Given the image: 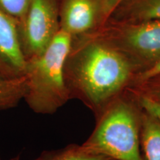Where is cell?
<instances>
[{"mask_svg": "<svg viewBox=\"0 0 160 160\" xmlns=\"http://www.w3.org/2000/svg\"><path fill=\"white\" fill-rule=\"evenodd\" d=\"M34 160H113L108 156L95 152L83 144H70L57 150L44 151Z\"/></svg>", "mask_w": 160, "mask_h": 160, "instance_id": "cell-10", "label": "cell"}, {"mask_svg": "<svg viewBox=\"0 0 160 160\" xmlns=\"http://www.w3.org/2000/svg\"><path fill=\"white\" fill-rule=\"evenodd\" d=\"M25 93V77L10 79L0 72V111L17 107L24 99Z\"/></svg>", "mask_w": 160, "mask_h": 160, "instance_id": "cell-11", "label": "cell"}, {"mask_svg": "<svg viewBox=\"0 0 160 160\" xmlns=\"http://www.w3.org/2000/svg\"><path fill=\"white\" fill-rule=\"evenodd\" d=\"M108 19L129 22L160 20V0H124Z\"/></svg>", "mask_w": 160, "mask_h": 160, "instance_id": "cell-8", "label": "cell"}, {"mask_svg": "<svg viewBox=\"0 0 160 160\" xmlns=\"http://www.w3.org/2000/svg\"><path fill=\"white\" fill-rule=\"evenodd\" d=\"M61 0H31L18 22V35L25 60L43 53L60 31Z\"/></svg>", "mask_w": 160, "mask_h": 160, "instance_id": "cell-5", "label": "cell"}, {"mask_svg": "<svg viewBox=\"0 0 160 160\" xmlns=\"http://www.w3.org/2000/svg\"><path fill=\"white\" fill-rule=\"evenodd\" d=\"M158 73H160V59L159 60V62L153 66L151 68H150L148 71L144 72V73L140 74L139 77H138L137 82H136V84L141 82L144 81V80L148 79V78L153 77L156 74H158Z\"/></svg>", "mask_w": 160, "mask_h": 160, "instance_id": "cell-16", "label": "cell"}, {"mask_svg": "<svg viewBox=\"0 0 160 160\" xmlns=\"http://www.w3.org/2000/svg\"><path fill=\"white\" fill-rule=\"evenodd\" d=\"M142 108L128 89L96 117L84 145L113 160H145L141 145Z\"/></svg>", "mask_w": 160, "mask_h": 160, "instance_id": "cell-2", "label": "cell"}, {"mask_svg": "<svg viewBox=\"0 0 160 160\" xmlns=\"http://www.w3.org/2000/svg\"><path fill=\"white\" fill-rule=\"evenodd\" d=\"M0 160H3L2 158V156H1V153H0Z\"/></svg>", "mask_w": 160, "mask_h": 160, "instance_id": "cell-18", "label": "cell"}, {"mask_svg": "<svg viewBox=\"0 0 160 160\" xmlns=\"http://www.w3.org/2000/svg\"><path fill=\"white\" fill-rule=\"evenodd\" d=\"M20 159V156L19 155H17L16 156L14 157H12L9 160H19Z\"/></svg>", "mask_w": 160, "mask_h": 160, "instance_id": "cell-17", "label": "cell"}, {"mask_svg": "<svg viewBox=\"0 0 160 160\" xmlns=\"http://www.w3.org/2000/svg\"><path fill=\"white\" fill-rule=\"evenodd\" d=\"M103 1V17L104 20L106 22L117 8V7L124 0H102ZM105 23V22H104Z\"/></svg>", "mask_w": 160, "mask_h": 160, "instance_id": "cell-15", "label": "cell"}, {"mask_svg": "<svg viewBox=\"0 0 160 160\" xmlns=\"http://www.w3.org/2000/svg\"><path fill=\"white\" fill-rule=\"evenodd\" d=\"M105 22L102 0H61L60 30L71 37L89 34Z\"/></svg>", "mask_w": 160, "mask_h": 160, "instance_id": "cell-6", "label": "cell"}, {"mask_svg": "<svg viewBox=\"0 0 160 160\" xmlns=\"http://www.w3.org/2000/svg\"><path fill=\"white\" fill-rule=\"evenodd\" d=\"M129 90L134 94L142 110L160 121V102L156 101V100L145 97V96L138 94V93L131 91V89Z\"/></svg>", "mask_w": 160, "mask_h": 160, "instance_id": "cell-14", "label": "cell"}, {"mask_svg": "<svg viewBox=\"0 0 160 160\" xmlns=\"http://www.w3.org/2000/svg\"><path fill=\"white\" fill-rule=\"evenodd\" d=\"M141 145L145 160H160V121L142 110Z\"/></svg>", "mask_w": 160, "mask_h": 160, "instance_id": "cell-9", "label": "cell"}, {"mask_svg": "<svg viewBox=\"0 0 160 160\" xmlns=\"http://www.w3.org/2000/svg\"><path fill=\"white\" fill-rule=\"evenodd\" d=\"M31 0H0V9L19 21L25 15Z\"/></svg>", "mask_w": 160, "mask_h": 160, "instance_id": "cell-13", "label": "cell"}, {"mask_svg": "<svg viewBox=\"0 0 160 160\" xmlns=\"http://www.w3.org/2000/svg\"><path fill=\"white\" fill-rule=\"evenodd\" d=\"M71 42V36L60 30L42 54L26 61L24 100L37 114H53L71 100L63 73Z\"/></svg>", "mask_w": 160, "mask_h": 160, "instance_id": "cell-3", "label": "cell"}, {"mask_svg": "<svg viewBox=\"0 0 160 160\" xmlns=\"http://www.w3.org/2000/svg\"><path fill=\"white\" fill-rule=\"evenodd\" d=\"M25 66L17 21L0 9V72L10 79H18L25 77Z\"/></svg>", "mask_w": 160, "mask_h": 160, "instance_id": "cell-7", "label": "cell"}, {"mask_svg": "<svg viewBox=\"0 0 160 160\" xmlns=\"http://www.w3.org/2000/svg\"><path fill=\"white\" fill-rule=\"evenodd\" d=\"M129 89L138 94L160 102V73L136 84Z\"/></svg>", "mask_w": 160, "mask_h": 160, "instance_id": "cell-12", "label": "cell"}, {"mask_svg": "<svg viewBox=\"0 0 160 160\" xmlns=\"http://www.w3.org/2000/svg\"><path fill=\"white\" fill-rule=\"evenodd\" d=\"M70 99H77L95 118L133 87L140 71L128 59L92 34L71 37L64 64Z\"/></svg>", "mask_w": 160, "mask_h": 160, "instance_id": "cell-1", "label": "cell"}, {"mask_svg": "<svg viewBox=\"0 0 160 160\" xmlns=\"http://www.w3.org/2000/svg\"><path fill=\"white\" fill-rule=\"evenodd\" d=\"M89 34L125 56L139 68V75L160 59V20L129 22L108 19Z\"/></svg>", "mask_w": 160, "mask_h": 160, "instance_id": "cell-4", "label": "cell"}]
</instances>
